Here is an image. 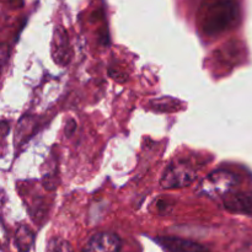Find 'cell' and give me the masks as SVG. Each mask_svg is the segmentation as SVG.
I'll use <instances>...</instances> for the list:
<instances>
[{"mask_svg":"<svg viewBox=\"0 0 252 252\" xmlns=\"http://www.w3.org/2000/svg\"><path fill=\"white\" fill-rule=\"evenodd\" d=\"M240 6L238 0H204L198 12V25L207 37H218L238 26Z\"/></svg>","mask_w":252,"mask_h":252,"instance_id":"1","label":"cell"},{"mask_svg":"<svg viewBox=\"0 0 252 252\" xmlns=\"http://www.w3.org/2000/svg\"><path fill=\"white\" fill-rule=\"evenodd\" d=\"M238 186V177L226 170L214 171L202 184V189L208 196H228Z\"/></svg>","mask_w":252,"mask_h":252,"instance_id":"2","label":"cell"},{"mask_svg":"<svg viewBox=\"0 0 252 252\" xmlns=\"http://www.w3.org/2000/svg\"><path fill=\"white\" fill-rule=\"evenodd\" d=\"M196 179V171L185 162L170 165L161 179V187L166 189H181L189 186Z\"/></svg>","mask_w":252,"mask_h":252,"instance_id":"3","label":"cell"},{"mask_svg":"<svg viewBox=\"0 0 252 252\" xmlns=\"http://www.w3.org/2000/svg\"><path fill=\"white\" fill-rule=\"evenodd\" d=\"M121 239L113 233H98L91 236L83 252H120Z\"/></svg>","mask_w":252,"mask_h":252,"instance_id":"4","label":"cell"},{"mask_svg":"<svg viewBox=\"0 0 252 252\" xmlns=\"http://www.w3.org/2000/svg\"><path fill=\"white\" fill-rule=\"evenodd\" d=\"M157 241L169 252H209L204 246L181 238L161 236L158 238Z\"/></svg>","mask_w":252,"mask_h":252,"instance_id":"5","label":"cell"},{"mask_svg":"<svg viewBox=\"0 0 252 252\" xmlns=\"http://www.w3.org/2000/svg\"><path fill=\"white\" fill-rule=\"evenodd\" d=\"M52 56L54 62L61 65H65L69 61V42L65 31L62 27H57L52 42Z\"/></svg>","mask_w":252,"mask_h":252,"instance_id":"6","label":"cell"},{"mask_svg":"<svg viewBox=\"0 0 252 252\" xmlns=\"http://www.w3.org/2000/svg\"><path fill=\"white\" fill-rule=\"evenodd\" d=\"M224 204L228 211L252 216V193L231 194L226 197Z\"/></svg>","mask_w":252,"mask_h":252,"instance_id":"7","label":"cell"},{"mask_svg":"<svg viewBox=\"0 0 252 252\" xmlns=\"http://www.w3.org/2000/svg\"><path fill=\"white\" fill-rule=\"evenodd\" d=\"M15 246L19 252H29L34 243V234L26 225H21L15 233Z\"/></svg>","mask_w":252,"mask_h":252,"instance_id":"8","label":"cell"},{"mask_svg":"<svg viewBox=\"0 0 252 252\" xmlns=\"http://www.w3.org/2000/svg\"><path fill=\"white\" fill-rule=\"evenodd\" d=\"M47 252H73L70 244L63 239H52L47 248Z\"/></svg>","mask_w":252,"mask_h":252,"instance_id":"9","label":"cell"}]
</instances>
